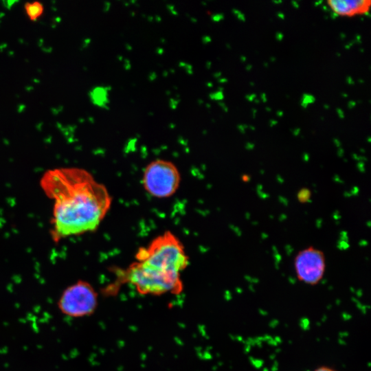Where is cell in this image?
I'll use <instances>...</instances> for the list:
<instances>
[{
    "label": "cell",
    "mask_w": 371,
    "mask_h": 371,
    "mask_svg": "<svg viewBox=\"0 0 371 371\" xmlns=\"http://www.w3.org/2000/svg\"><path fill=\"white\" fill-rule=\"evenodd\" d=\"M41 186L54 201L51 222L55 242L95 231L112 203L106 187L80 168L47 170L41 177Z\"/></svg>",
    "instance_id": "cell-1"
},
{
    "label": "cell",
    "mask_w": 371,
    "mask_h": 371,
    "mask_svg": "<svg viewBox=\"0 0 371 371\" xmlns=\"http://www.w3.org/2000/svg\"><path fill=\"white\" fill-rule=\"evenodd\" d=\"M135 260L125 269L117 270L116 280L129 283L143 295L179 293L183 289L181 272L188 267L189 258L180 240L166 231L140 247Z\"/></svg>",
    "instance_id": "cell-2"
},
{
    "label": "cell",
    "mask_w": 371,
    "mask_h": 371,
    "mask_svg": "<svg viewBox=\"0 0 371 371\" xmlns=\"http://www.w3.org/2000/svg\"><path fill=\"white\" fill-rule=\"evenodd\" d=\"M98 295L87 281L78 280L67 286L57 300V308L65 317L78 319L93 314L98 307Z\"/></svg>",
    "instance_id": "cell-3"
},
{
    "label": "cell",
    "mask_w": 371,
    "mask_h": 371,
    "mask_svg": "<svg viewBox=\"0 0 371 371\" xmlns=\"http://www.w3.org/2000/svg\"><path fill=\"white\" fill-rule=\"evenodd\" d=\"M181 175L177 166L170 161L157 159L145 168L142 184L151 196L163 199L172 196L178 190Z\"/></svg>",
    "instance_id": "cell-4"
},
{
    "label": "cell",
    "mask_w": 371,
    "mask_h": 371,
    "mask_svg": "<svg viewBox=\"0 0 371 371\" xmlns=\"http://www.w3.org/2000/svg\"><path fill=\"white\" fill-rule=\"evenodd\" d=\"M293 265L296 278L300 282L315 286L324 276L326 256L321 249L310 246L297 252L294 258Z\"/></svg>",
    "instance_id": "cell-5"
},
{
    "label": "cell",
    "mask_w": 371,
    "mask_h": 371,
    "mask_svg": "<svg viewBox=\"0 0 371 371\" xmlns=\"http://www.w3.org/2000/svg\"><path fill=\"white\" fill-rule=\"evenodd\" d=\"M327 3L335 13L341 16H352L356 14L366 13L370 8V1H328Z\"/></svg>",
    "instance_id": "cell-6"
},
{
    "label": "cell",
    "mask_w": 371,
    "mask_h": 371,
    "mask_svg": "<svg viewBox=\"0 0 371 371\" xmlns=\"http://www.w3.org/2000/svg\"><path fill=\"white\" fill-rule=\"evenodd\" d=\"M24 8L27 16L32 21L38 20L44 12V6L39 1L27 2Z\"/></svg>",
    "instance_id": "cell-7"
},
{
    "label": "cell",
    "mask_w": 371,
    "mask_h": 371,
    "mask_svg": "<svg viewBox=\"0 0 371 371\" xmlns=\"http://www.w3.org/2000/svg\"><path fill=\"white\" fill-rule=\"evenodd\" d=\"M311 198V191L308 188H301L297 193V199L300 203H306Z\"/></svg>",
    "instance_id": "cell-8"
},
{
    "label": "cell",
    "mask_w": 371,
    "mask_h": 371,
    "mask_svg": "<svg viewBox=\"0 0 371 371\" xmlns=\"http://www.w3.org/2000/svg\"><path fill=\"white\" fill-rule=\"evenodd\" d=\"M315 101V98L311 95L304 94L303 96L302 102L301 103L302 106L306 107L308 104L312 103Z\"/></svg>",
    "instance_id": "cell-9"
},
{
    "label": "cell",
    "mask_w": 371,
    "mask_h": 371,
    "mask_svg": "<svg viewBox=\"0 0 371 371\" xmlns=\"http://www.w3.org/2000/svg\"><path fill=\"white\" fill-rule=\"evenodd\" d=\"M313 371H338V370L328 366H320L316 368Z\"/></svg>",
    "instance_id": "cell-10"
},
{
    "label": "cell",
    "mask_w": 371,
    "mask_h": 371,
    "mask_svg": "<svg viewBox=\"0 0 371 371\" xmlns=\"http://www.w3.org/2000/svg\"><path fill=\"white\" fill-rule=\"evenodd\" d=\"M255 94H251V95H246V98L248 100H253L254 99H255Z\"/></svg>",
    "instance_id": "cell-11"
},
{
    "label": "cell",
    "mask_w": 371,
    "mask_h": 371,
    "mask_svg": "<svg viewBox=\"0 0 371 371\" xmlns=\"http://www.w3.org/2000/svg\"><path fill=\"white\" fill-rule=\"evenodd\" d=\"M337 113H338V115L339 116V117L343 118L344 117V113L341 109H337Z\"/></svg>",
    "instance_id": "cell-12"
},
{
    "label": "cell",
    "mask_w": 371,
    "mask_h": 371,
    "mask_svg": "<svg viewBox=\"0 0 371 371\" xmlns=\"http://www.w3.org/2000/svg\"><path fill=\"white\" fill-rule=\"evenodd\" d=\"M276 38L278 41H281L283 38V34L280 32L277 33Z\"/></svg>",
    "instance_id": "cell-13"
},
{
    "label": "cell",
    "mask_w": 371,
    "mask_h": 371,
    "mask_svg": "<svg viewBox=\"0 0 371 371\" xmlns=\"http://www.w3.org/2000/svg\"><path fill=\"white\" fill-rule=\"evenodd\" d=\"M355 106V102L350 101V102H348V107L350 109H352Z\"/></svg>",
    "instance_id": "cell-14"
},
{
    "label": "cell",
    "mask_w": 371,
    "mask_h": 371,
    "mask_svg": "<svg viewBox=\"0 0 371 371\" xmlns=\"http://www.w3.org/2000/svg\"><path fill=\"white\" fill-rule=\"evenodd\" d=\"M261 99L263 102H265L267 101V98L265 93L261 94Z\"/></svg>",
    "instance_id": "cell-15"
},
{
    "label": "cell",
    "mask_w": 371,
    "mask_h": 371,
    "mask_svg": "<svg viewBox=\"0 0 371 371\" xmlns=\"http://www.w3.org/2000/svg\"><path fill=\"white\" fill-rule=\"evenodd\" d=\"M243 181H248L249 180V177L248 175H245L243 176Z\"/></svg>",
    "instance_id": "cell-16"
},
{
    "label": "cell",
    "mask_w": 371,
    "mask_h": 371,
    "mask_svg": "<svg viewBox=\"0 0 371 371\" xmlns=\"http://www.w3.org/2000/svg\"><path fill=\"white\" fill-rule=\"evenodd\" d=\"M347 82H348V84H353L354 83V82H353L352 79L351 78V77H348L347 78Z\"/></svg>",
    "instance_id": "cell-17"
},
{
    "label": "cell",
    "mask_w": 371,
    "mask_h": 371,
    "mask_svg": "<svg viewBox=\"0 0 371 371\" xmlns=\"http://www.w3.org/2000/svg\"><path fill=\"white\" fill-rule=\"evenodd\" d=\"M292 5H293V6L295 7V8H299V4H298L296 1H292Z\"/></svg>",
    "instance_id": "cell-18"
},
{
    "label": "cell",
    "mask_w": 371,
    "mask_h": 371,
    "mask_svg": "<svg viewBox=\"0 0 371 371\" xmlns=\"http://www.w3.org/2000/svg\"><path fill=\"white\" fill-rule=\"evenodd\" d=\"M276 124H277V121H276V120H271L270 121V126H273L276 125Z\"/></svg>",
    "instance_id": "cell-19"
},
{
    "label": "cell",
    "mask_w": 371,
    "mask_h": 371,
    "mask_svg": "<svg viewBox=\"0 0 371 371\" xmlns=\"http://www.w3.org/2000/svg\"><path fill=\"white\" fill-rule=\"evenodd\" d=\"M277 15H278V16L279 18H280V19H284V14H282V13H281V12L278 13Z\"/></svg>",
    "instance_id": "cell-20"
},
{
    "label": "cell",
    "mask_w": 371,
    "mask_h": 371,
    "mask_svg": "<svg viewBox=\"0 0 371 371\" xmlns=\"http://www.w3.org/2000/svg\"><path fill=\"white\" fill-rule=\"evenodd\" d=\"M339 15L337 14L336 13H335L334 12L331 14V17L333 18V19H335L336 17H337Z\"/></svg>",
    "instance_id": "cell-21"
},
{
    "label": "cell",
    "mask_w": 371,
    "mask_h": 371,
    "mask_svg": "<svg viewBox=\"0 0 371 371\" xmlns=\"http://www.w3.org/2000/svg\"><path fill=\"white\" fill-rule=\"evenodd\" d=\"M277 113V115H278L279 117H281V116H282V115H283V112H282V111H277V113Z\"/></svg>",
    "instance_id": "cell-22"
},
{
    "label": "cell",
    "mask_w": 371,
    "mask_h": 371,
    "mask_svg": "<svg viewBox=\"0 0 371 371\" xmlns=\"http://www.w3.org/2000/svg\"><path fill=\"white\" fill-rule=\"evenodd\" d=\"M251 65H247V67H246V69L249 71V69H251Z\"/></svg>",
    "instance_id": "cell-23"
},
{
    "label": "cell",
    "mask_w": 371,
    "mask_h": 371,
    "mask_svg": "<svg viewBox=\"0 0 371 371\" xmlns=\"http://www.w3.org/2000/svg\"><path fill=\"white\" fill-rule=\"evenodd\" d=\"M273 3H282V1H273Z\"/></svg>",
    "instance_id": "cell-24"
},
{
    "label": "cell",
    "mask_w": 371,
    "mask_h": 371,
    "mask_svg": "<svg viewBox=\"0 0 371 371\" xmlns=\"http://www.w3.org/2000/svg\"><path fill=\"white\" fill-rule=\"evenodd\" d=\"M322 3V1H319V2L315 3V5H316L317 6L319 3Z\"/></svg>",
    "instance_id": "cell-25"
},
{
    "label": "cell",
    "mask_w": 371,
    "mask_h": 371,
    "mask_svg": "<svg viewBox=\"0 0 371 371\" xmlns=\"http://www.w3.org/2000/svg\"><path fill=\"white\" fill-rule=\"evenodd\" d=\"M242 59H243V60H242V61H243V62H244V61H245V60H246V58H245V57H242Z\"/></svg>",
    "instance_id": "cell-26"
},
{
    "label": "cell",
    "mask_w": 371,
    "mask_h": 371,
    "mask_svg": "<svg viewBox=\"0 0 371 371\" xmlns=\"http://www.w3.org/2000/svg\"><path fill=\"white\" fill-rule=\"evenodd\" d=\"M266 110H267V111H271V109L267 107V108H266Z\"/></svg>",
    "instance_id": "cell-27"
},
{
    "label": "cell",
    "mask_w": 371,
    "mask_h": 371,
    "mask_svg": "<svg viewBox=\"0 0 371 371\" xmlns=\"http://www.w3.org/2000/svg\"><path fill=\"white\" fill-rule=\"evenodd\" d=\"M325 109H328L329 106L328 105H324Z\"/></svg>",
    "instance_id": "cell-28"
},
{
    "label": "cell",
    "mask_w": 371,
    "mask_h": 371,
    "mask_svg": "<svg viewBox=\"0 0 371 371\" xmlns=\"http://www.w3.org/2000/svg\"><path fill=\"white\" fill-rule=\"evenodd\" d=\"M274 60H275L274 58H271V61H274Z\"/></svg>",
    "instance_id": "cell-29"
}]
</instances>
